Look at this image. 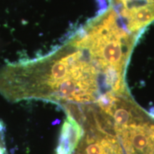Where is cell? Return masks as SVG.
Instances as JSON below:
<instances>
[{
	"instance_id": "1",
	"label": "cell",
	"mask_w": 154,
	"mask_h": 154,
	"mask_svg": "<svg viewBox=\"0 0 154 154\" xmlns=\"http://www.w3.org/2000/svg\"><path fill=\"white\" fill-rule=\"evenodd\" d=\"M135 44L128 31L102 14L47 54L6 63L0 94L11 102L38 99L61 106L128 94L125 74Z\"/></svg>"
},
{
	"instance_id": "2",
	"label": "cell",
	"mask_w": 154,
	"mask_h": 154,
	"mask_svg": "<svg viewBox=\"0 0 154 154\" xmlns=\"http://www.w3.org/2000/svg\"><path fill=\"white\" fill-rule=\"evenodd\" d=\"M144 111L129 99L75 106L70 117L79 125L82 135L74 154H140L133 135Z\"/></svg>"
},
{
	"instance_id": "3",
	"label": "cell",
	"mask_w": 154,
	"mask_h": 154,
	"mask_svg": "<svg viewBox=\"0 0 154 154\" xmlns=\"http://www.w3.org/2000/svg\"><path fill=\"white\" fill-rule=\"evenodd\" d=\"M82 131L79 125L71 117L63 123L61 128L59 145L56 154H73L82 138Z\"/></svg>"
},
{
	"instance_id": "4",
	"label": "cell",
	"mask_w": 154,
	"mask_h": 154,
	"mask_svg": "<svg viewBox=\"0 0 154 154\" xmlns=\"http://www.w3.org/2000/svg\"><path fill=\"white\" fill-rule=\"evenodd\" d=\"M3 125L0 121V154H5V146L3 143V135H2V130H3Z\"/></svg>"
}]
</instances>
